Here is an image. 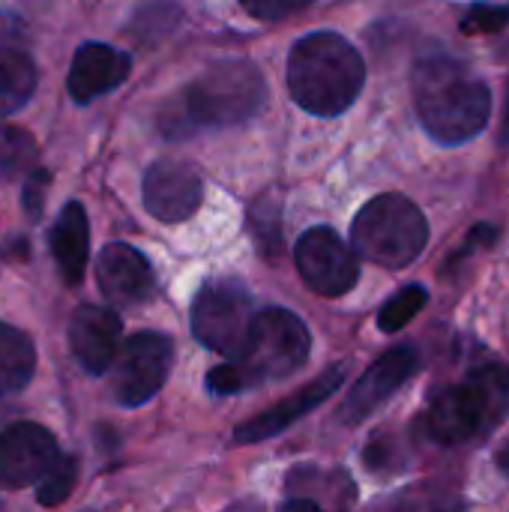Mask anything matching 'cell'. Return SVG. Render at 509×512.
I'll list each match as a JSON object with an SVG mask.
<instances>
[{
  "mask_svg": "<svg viewBox=\"0 0 509 512\" xmlns=\"http://www.w3.org/2000/svg\"><path fill=\"white\" fill-rule=\"evenodd\" d=\"M342 381H345V366H330L321 378H315L303 390L291 393L288 399H282L273 408L261 411L249 423L237 426L234 441L237 444H258V441H267V438L285 432L288 426H294L297 420H303L309 411H315L318 405H324L333 393H339Z\"/></svg>",
  "mask_w": 509,
  "mask_h": 512,
  "instance_id": "8fae6325",
  "label": "cell"
},
{
  "mask_svg": "<svg viewBox=\"0 0 509 512\" xmlns=\"http://www.w3.org/2000/svg\"><path fill=\"white\" fill-rule=\"evenodd\" d=\"M501 141L509 144V93H507V108H504V126H501Z\"/></svg>",
  "mask_w": 509,
  "mask_h": 512,
  "instance_id": "1f68e13d",
  "label": "cell"
},
{
  "mask_svg": "<svg viewBox=\"0 0 509 512\" xmlns=\"http://www.w3.org/2000/svg\"><path fill=\"white\" fill-rule=\"evenodd\" d=\"M387 512H465V498L453 489L414 486L405 495H399Z\"/></svg>",
  "mask_w": 509,
  "mask_h": 512,
  "instance_id": "44dd1931",
  "label": "cell"
},
{
  "mask_svg": "<svg viewBox=\"0 0 509 512\" xmlns=\"http://www.w3.org/2000/svg\"><path fill=\"white\" fill-rule=\"evenodd\" d=\"M0 512H6V507H3V498H0Z\"/></svg>",
  "mask_w": 509,
  "mask_h": 512,
  "instance_id": "d6a6232c",
  "label": "cell"
},
{
  "mask_svg": "<svg viewBox=\"0 0 509 512\" xmlns=\"http://www.w3.org/2000/svg\"><path fill=\"white\" fill-rule=\"evenodd\" d=\"M429 303V291L423 285H405L402 291H396L378 312V327L384 333H399L402 327H408L423 306Z\"/></svg>",
  "mask_w": 509,
  "mask_h": 512,
  "instance_id": "ffe728a7",
  "label": "cell"
},
{
  "mask_svg": "<svg viewBox=\"0 0 509 512\" xmlns=\"http://www.w3.org/2000/svg\"><path fill=\"white\" fill-rule=\"evenodd\" d=\"M354 252L378 267H408L429 243V222L423 210L396 192L372 198L351 225Z\"/></svg>",
  "mask_w": 509,
  "mask_h": 512,
  "instance_id": "5b68a950",
  "label": "cell"
},
{
  "mask_svg": "<svg viewBox=\"0 0 509 512\" xmlns=\"http://www.w3.org/2000/svg\"><path fill=\"white\" fill-rule=\"evenodd\" d=\"M255 315V303L243 282L213 279L198 291L192 303V336L204 348L237 360L249 345Z\"/></svg>",
  "mask_w": 509,
  "mask_h": 512,
  "instance_id": "8992f818",
  "label": "cell"
},
{
  "mask_svg": "<svg viewBox=\"0 0 509 512\" xmlns=\"http://www.w3.org/2000/svg\"><path fill=\"white\" fill-rule=\"evenodd\" d=\"M366 84L360 51L339 33L321 30L303 36L288 54V93L315 117H339Z\"/></svg>",
  "mask_w": 509,
  "mask_h": 512,
  "instance_id": "3957f363",
  "label": "cell"
},
{
  "mask_svg": "<svg viewBox=\"0 0 509 512\" xmlns=\"http://www.w3.org/2000/svg\"><path fill=\"white\" fill-rule=\"evenodd\" d=\"M60 450L54 435L36 423H15L0 432V486L24 489L39 483L57 462Z\"/></svg>",
  "mask_w": 509,
  "mask_h": 512,
  "instance_id": "30bf717a",
  "label": "cell"
},
{
  "mask_svg": "<svg viewBox=\"0 0 509 512\" xmlns=\"http://www.w3.org/2000/svg\"><path fill=\"white\" fill-rule=\"evenodd\" d=\"M498 240V228L495 225H477L471 234H468V249H477V246H492Z\"/></svg>",
  "mask_w": 509,
  "mask_h": 512,
  "instance_id": "f1b7e54d",
  "label": "cell"
},
{
  "mask_svg": "<svg viewBox=\"0 0 509 512\" xmlns=\"http://www.w3.org/2000/svg\"><path fill=\"white\" fill-rule=\"evenodd\" d=\"M507 411L509 372L489 363L474 369L462 384L441 390L423 414V429L435 444L456 447L498 426Z\"/></svg>",
  "mask_w": 509,
  "mask_h": 512,
  "instance_id": "277c9868",
  "label": "cell"
},
{
  "mask_svg": "<svg viewBox=\"0 0 509 512\" xmlns=\"http://www.w3.org/2000/svg\"><path fill=\"white\" fill-rule=\"evenodd\" d=\"M96 279L102 294L117 306H138L153 294L150 261L126 243H111L102 249L96 264Z\"/></svg>",
  "mask_w": 509,
  "mask_h": 512,
  "instance_id": "2e32d148",
  "label": "cell"
},
{
  "mask_svg": "<svg viewBox=\"0 0 509 512\" xmlns=\"http://www.w3.org/2000/svg\"><path fill=\"white\" fill-rule=\"evenodd\" d=\"M495 465H498V468H501V471L509 477V441L501 447V450H498V453H495Z\"/></svg>",
  "mask_w": 509,
  "mask_h": 512,
  "instance_id": "4dcf8cb0",
  "label": "cell"
},
{
  "mask_svg": "<svg viewBox=\"0 0 509 512\" xmlns=\"http://www.w3.org/2000/svg\"><path fill=\"white\" fill-rule=\"evenodd\" d=\"M267 102L264 75L249 60H228L198 75L159 114L165 138L180 141L210 129H228L252 120Z\"/></svg>",
  "mask_w": 509,
  "mask_h": 512,
  "instance_id": "7a4b0ae2",
  "label": "cell"
},
{
  "mask_svg": "<svg viewBox=\"0 0 509 512\" xmlns=\"http://www.w3.org/2000/svg\"><path fill=\"white\" fill-rule=\"evenodd\" d=\"M36 369V351L27 333L18 327L0 324V396L18 393L27 387Z\"/></svg>",
  "mask_w": 509,
  "mask_h": 512,
  "instance_id": "ac0fdd59",
  "label": "cell"
},
{
  "mask_svg": "<svg viewBox=\"0 0 509 512\" xmlns=\"http://www.w3.org/2000/svg\"><path fill=\"white\" fill-rule=\"evenodd\" d=\"M123 324L105 306H81L69 321V345L75 360L90 375H105L120 351Z\"/></svg>",
  "mask_w": 509,
  "mask_h": 512,
  "instance_id": "9a60e30c",
  "label": "cell"
},
{
  "mask_svg": "<svg viewBox=\"0 0 509 512\" xmlns=\"http://www.w3.org/2000/svg\"><path fill=\"white\" fill-rule=\"evenodd\" d=\"M240 3L258 21H279V18H288L294 12L312 6L315 0H240Z\"/></svg>",
  "mask_w": 509,
  "mask_h": 512,
  "instance_id": "484cf974",
  "label": "cell"
},
{
  "mask_svg": "<svg viewBox=\"0 0 509 512\" xmlns=\"http://www.w3.org/2000/svg\"><path fill=\"white\" fill-rule=\"evenodd\" d=\"M294 261H297L303 282L321 297H342L360 279L357 252L333 228L306 231L297 240Z\"/></svg>",
  "mask_w": 509,
  "mask_h": 512,
  "instance_id": "9c48e42d",
  "label": "cell"
},
{
  "mask_svg": "<svg viewBox=\"0 0 509 512\" xmlns=\"http://www.w3.org/2000/svg\"><path fill=\"white\" fill-rule=\"evenodd\" d=\"M207 387H210V393L234 396V393H243V390L261 387V381L255 378V372H252L243 360H228V363H222V366L210 369V375H207Z\"/></svg>",
  "mask_w": 509,
  "mask_h": 512,
  "instance_id": "cb8c5ba5",
  "label": "cell"
},
{
  "mask_svg": "<svg viewBox=\"0 0 509 512\" xmlns=\"http://www.w3.org/2000/svg\"><path fill=\"white\" fill-rule=\"evenodd\" d=\"M36 90V66L24 48L0 51V117L30 102Z\"/></svg>",
  "mask_w": 509,
  "mask_h": 512,
  "instance_id": "d6986e66",
  "label": "cell"
},
{
  "mask_svg": "<svg viewBox=\"0 0 509 512\" xmlns=\"http://www.w3.org/2000/svg\"><path fill=\"white\" fill-rule=\"evenodd\" d=\"M411 84L417 117L438 144H468L489 126L492 90L468 63L447 54H429L417 60Z\"/></svg>",
  "mask_w": 509,
  "mask_h": 512,
  "instance_id": "6da1fadb",
  "label": "cell"
},
{
  "mask_svg": "<svg viewBox=\"0 0 509 512\" xmlns=\"http://www.w3.org/2000/svg\"><path fill=\"white\" fill-rule=\"evenodd\" d=\"M48 171L36 168L27 174V183H24V195H21V204H24V213L36 222L42 216V204H45V186H48Z\"/></svg>",
  "mask_w": 509,
  "mask_h": 512,
  "instance_id": "4316f807",
  "label": "cell"
},
{
  "mask_svg": "<svg viewBox=\"0 0 509 512\" xmlns=\"http://www.w3.org/2000/svg\"><path fill=\"white\" fill-rule=\"evenodd\" d=\"M24 24L15 18V15H6L0 12V51H9V48H21L24 45Z\"/></svg>",
  "mask_w": 509,
  "mask_h": 512,
  "instance_id": "83f0119b",
  "label": "cell"
},
{
  "mask_svg": "<svg viewBox=\"0 0 509 512\" xmlns=\"http://www.w3.org/2000/svg\"><path fill=\"white\" fill-rule=\"evenodd\" d=\"M36 162V141L30 132L18 126L0 123V177H12L27 171Z\"/></svg>",
  "mask_w": 509,
  "mask_h": 512,
  "instance_id": "7402d4cb",
  "label": "cell"
},
{
  "mask_svg": "<svg viewBox=\"0 0 509 512\" xmlns=\"http://www.w3.org/2000/svg\"><path fill=\"white\" fill-rule=\"evenodd\" d=\"M75 480H78V459L60 453L57 462L48 468V474L39 480L36 501H39L42 507H60V504L72 495Z\"/></svg>",
  "mask_w": 509,
  "mask_h": 512,
  "instance_id": "603a6c76",
  "label": "cell"
},
{
  "mask_svg": "<svg viewBox=\"0 0 509 512\" xmlns=\"http://www.w3.org/2000/svg\"><path fill=\"white\" fill-rule=\"evenodd\" d=\"M279 512H324L312 498H291V501H285L282 504V510Z\"/></svg>",
  "mask_w": 509,
  "mask_h": 512,
  "instance_id": "f546056e",
  "label": "cell"
},
{
  "mask_svg": "<svg viewBox=\"0 0 509 512\" xmlns=\"http://www.w3.org/2000/svg\"><path fill=\"white\" fill-rule=\"evenodd\" d=\"M174 342L165 333H135L123 342L111 363V387L120 405H147L168 381Z\"/></svg>",
  "mask_w": 509,
  "mask_h": 512,
  "instance_id": "ba28073f",
  "label": "cell"
},
{
  "mask_svg": "<svg viewBox=\"0 0 509 512\" xmlns=\"http://www.w3.org/2000/svg\"><path fill=\"white\" fill-rule=\"evenodd\" d=\"M420 357L414 348H393L384 357H378L366 375L354 384V390L348 393L339 417L345 423H360L366 420L372 411H378L399 387H405L411 381V375L417 372Z\"/></svg>",
  "mask_w": 509,
  "mask_h": 512,
  "instance_id": "7c38bea8",
  "label": "cell"
},
{
  "mask_svg": "<svg viewBox=\"0 0 509 512\" xmlns=\"http://www.w3.org/2000/svg\"><path fill=\"white\" fill-rule=\"evenodd\" d=\"M129 69H132V57L126 51L105 42H84L69 66V78H66L69 96L78 105H87L120 87L129 78Z\"/></svg>",
  "mask_w": 509,
  "mask_h": 512,
  "instance_id": "5bb4252c",
  "label": "cell"
},
{
  "mask_svg": "<svg viewBox=\"0 0 509 512\" xmlns=\"http://www.w3.org/2000/svg\"><path fill=\"white\" fill-rule=\"evenodd\" d=\"M144 207L159 222H186L201 207V177L186 162H156L144 174Z\"/></svg>",
  "mask_w": 509,
  "mask_h": 512,
  "instance_id": "4fadbf2b",
  "label": "cell"
},
{
  "mask_svg": "<svg viewBox=\"0 0 509 512\" xmlns=\"http://www.w3.org/2000/svg\"><path fill=\"white\" fill-rule=\"evenodd\" d=\"M51 255L57 261V270L66 285H78L87 270V255H90V225L87 213L78 201H69L48 237Z\"/></svg>",
  "mask_w": 509,
  "mask_h": 512,
  "instance_id": "e0dca14e",
  "label": "cell"
},
{
  "mask_svg": "<svg viewBox=\"0 0 509 512\" xmlns=\"http://www.w3.org/2000/svg\"><path fill=\"white\" fill-rule=\"evenodd\" d=\"M309 351H312V336L294 312L264 309L255 315L249 345L237 360H243L264 384L300 369L309 360Z\"/></svg>",
  "mask_w": 509,
  "mask_h": 512,
  "instance_id": "52a82bcc",
  "label": "cell"
},
{
  "mask_svg": "<svg viewBox=\"0 0 509 512\" xmlns=\"http://www.w3.org/2000/svg\"><path fill=\"white\" fill-rule=\"evenodd\" d=\"M509 24V6L495 3H477L471 12L462 18V33L465 36H480V33H498Z\"/></svg>",
  "mask_w": 509,
  "mask_h": 512,
  "instance_id": "d4e9b609",
  "label": "cell"
}]
</instances>
